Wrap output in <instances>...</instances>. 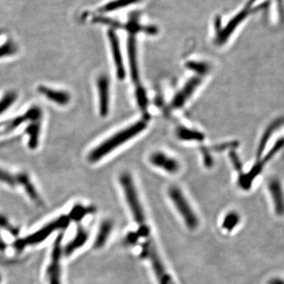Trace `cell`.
I'll use <instances>...</instances> for the list:
<instances>
[{
	"label": "cell",
	"mask_w": 284,
	"mask_h": 284,
	"mask_svg": "<svg viewBox=\"0 0 284 284\" xmlns=\"http://www.w3.org/2000/svg\"><path fill=\"white\" fill-rule=\"evenodd\" d=\"M145 128V121H139L127 128L123 129V131L110 137L109 139L102 142L96 148L92 150L89 155V160L93 163L99 161L104 156L111 153L113 150L116 149L119 146L139 135Z\"/></svg>",
	"instance_id": "6da1fadb"
},
{
	"label": "cell",
	"mask_w": 284,
	"mask_h": 284,
	"mask_svg": "<svg viewBox=\"0 0 284 284\" xmlns=\"http://www.w3.org/2000/svg\"><path fill=\"white\" fill-rule=\"evenodd\" d=\"M257 0H248V2L245 4V6L242 7L240 11L237 12L233 18H231L229 22L227 23L225 27L220 29V20H216L215 26H216V36L215 39V43L216 45H224L227 41L230 39L231 36L235 33L237 27L245 21L248 17L253 14L254 12L261 10L263 8L268 6L267 2L255 5Z\"/></svg>",
	"instance_id": "7a4b0ae2"
},
{
	"label": "cell",
	"mask_w": 284,
	"mask_h": 284,
	"mask_svg": "<svg viewBox=\"0 0 284 284\" xmlns=\"http://www.w3.org/2000/svg\"><path fill=\"white\" fill-rule=\"evenodd\" d=\"M121 186L123 187L125 198L127 200L129 208L132 212V216L140 227L146 226L145 216L144 210L141 204L136 187L133 181L131 175L127 172H124L119 178Z\"/></svg>",
	"instance_id": "3957f363"
},
{
	"label": "cell",
	"mask_w": 284,
	"mask_h": 284,
	"mask_svg": "<svg viewBox=\"0 0 284 284\" xmlns=\"http://www.w3.org/2000/svg\"><path fill=\"white\" fill-rule=\"evenodd\" d=\"M168 196L172 200L174 205L177 209L186 225L189 230H195L198 227L199 221L190 204L186 198L181 189L179 187H171L168 189Z\"/></svg>",
	"instance_id": "277c9868"
},
{
	"label": "cell",
	"mask_w": 284,
	"mask_h": 284,
	"mask_svg": "<svg viewBox=\"0 0 284 284\" xmlns=\"http://www.w3.org/2000/svg\"><path fill=\"white\" fill-rule=\"evenodd\" d=\"M142 253L143 257L148 259L152 263V269L157 277L159 284H170V277L166 273L165 268L153 246L150 244H145L143 246Z\"/></svg>",
	"instance_id": "5b68a950"
},
{
	"label": "cell",
	"mask_w": 284,
	"mask_h": 284,
	"mask_svg": "<svg viewBox=\"0 0 284 284\" xmlns=\"http://www.w3.org/2000/svg\"><path fill=\"white\" fill-rule=\"evenodd\" d=\"M284 146V139H281V141H279L277 144H275L272 151H270L269 153L267 154L266 157L264 158L263 160L260 161V163L256 164V165L252 168L251 171L249 172L247 175L241 176L239 180L240 185L243 187V188H245V189L248 188V187L250 186V184H251V182L254 179V178L261 172L264 165L266 164L267 162L269 161V160L273 158V156H274L277 153V152H279Z\"/></svg>",
	"instance_id": "8992f818"
},
{
	"label": "cell",
	"mask_w": 284,
	"mask_h": 284,
	"mask_svg": "<svg viewBox=\"0 0 284 284\" xmlns=\"http://www.w3.org/2000/svg\"><path fill=\"white\" fill-rule=\"evenodd\" d=\"M108 40H109L111 54H112L114 62H115V69H116L117 77L122 80L126 75L125 66L123 64L124 62H123V55H122V51H121L118 36L111 29L108 32Z\"/></svg>",
	"instance_id": "52a82bcc"
},
{
	"label": "cell",
	"mask_w": 284,
	"mask_h": 284,
	"mask_svg": "<svg viewBox=\"0 0 284 284\" xmlns=\"http://www.w3.org/2000/svg\"><path fill=\"white\" fill-rule=\"evenodd\" d=\"M98 97L99 114L102 117L108 115L110 103L109 79L106 75H101L97 79Z\"/></svg>",
	"instance_id": "ba28073f"
},
{
	"label": "cell",
	"mask_w": 284,
	"mask_h": 284,
	"mask_svg": "<svg viewBox=\"0 0 284 284\" xmlns=\"http://www.w3.org/2000/svg\"><path fill=\"white\" fill-rule=\"evenodd\" d=\"M149 162L156 168L170 174H176L179 171V162L162 152H156L149 156Z\"/></svg>",
	"instance_id": "9c48e42d"
},
{
	"label": "cell",
	"mask_w": 284,
	"mask_h": 284,
	"mask_svg": "<svg viewBox=\"0 0 284 284\" xmlns=\"http://www.w3.org/2000/svg\"><path fill=\"white\" fill-rule=\"evenodd\" d=\"M136 33H130L128 38V49L129 62H130V67H131V77L135 83L139 82V65H138V58H137V42Z\"/></svg>",
	"instance_id": "30bf717a"
},
{
	"label": "cell",
	"mask_w": 284,
	"mask_h": 284,
	"mask_svg": "<svg viewBox=\"0 0 284 284\" xmlns=\"http://www.w3.org/2000/svg\"><path fill=\"white\" fill-rule=\"evenodd\" d=\"M38 91L49 100L59 105H66L70 102V95L66 92L52 90L46 86H40L38 88Z\"/></svg>",
	"instance_id": "8fae6325"
},
{
	"label": "cell",
	"mask_w": 284,
	"mask_h": 284,
	"mask_svg": "<svg viewBox=\"0 0 284 284\" xmlns=\"http://www.w3.org/2000/svg\"><path fill=\"white\" fill-rule=\"evenodd\" d=\"M200 80L199 78H193L187 82L183 90L179 92L178 95L175 96L173 100L174 107H180L187 101L188 98L193 94L194 90L197 89L200 84Z\"/></svg>",
	"instance_id": "7c38bea8"
},
{
	"label": "cell",
	"mask_w": 284,
	"mask_h": 284,
	"mask_svg": "<svg viewBox=\"0 0 284 284\" xmlns=\"http://www.w3.org/2000/svg\"><path fill=\"white\" fill-rule=\"evenodd\" d=\"M142 1L143 0H113L99 8V12L109 13V12L115 11V10H122L123 8L128 7L131 5L139 3Z\"/></svg>",
	"instance_id": "4fadbf2b"
},
{
	"label": "cell",
	"mask_w": 284,
	"mask_h": 284,
	"mask_svg": "<svg viewBox=\"0 0 284 284\" xmlns=\"http://www.w3.org/2000/svg\"><path fill=\"white\" fill-rule=\"evenodd\" d=\"M40 120L33 121L31 125H29L26 129V133L29 136V147L32 149L37 148L38 142H39L40 135Z\"/></svg>",
	"instance_id": "5bb4252c"
},
{
	"label": "cell",
	"mask_w": 284,
	"mask_h": 284,
	"mask_svg": "<svg viewBox=\"0 0 284 284\" xmlns=\"http://www.w3.org/2000/svg\"><path fill=\"white\" fill-rule=\"evenodd\" d=\"M177 136L179 139L186 141H202L204 139L202 134L184 127L178 129Z\"/></svg>",
	"instance_id": "9a60e30c"
},
{
	"label": "cell",
	"mask_w": 284,
	"mask_h": 284,
	"mask_svg": "<svg viewBox=\"0 0 284 284\" xmlns=\"http://www.w3.org/2000/svg\"><path fill=\"white\" fill-rule=\"evenodd\" d=\"M16 99L17 94L14 92H10L5 94L3 97L0 99V115L6 111L15 102Z\"/></svg>",
	"instance_id": "2e32d148"
},
{
	"label": "cell",
	"mask_w": 284,
	"mask_h": 284,
	"mask_svg": "<svg viewBox=\"0 0 284 284\" xmlns=\"http://www.w3.org/2000/svg\"><path fill=\"white\" fill-rule=\"evenodd\" d=\"M237 223H238V216L235 212H231L225 216L223 223V228L227 231H232Z\"/></svg>",
	"instance_id": "e0dca14e"
},
{
	"label": "cell",
	"mask_w": 284,
	"mask_h": 284,
	"mask_svg": "<svg viewBox=\"0 0 284 284\" xmlns=\"http://www.w3.org/2000/svg\"><path fill=\"white\" fill-rule=\"evenodd\" d=\"M16 51H17V47L15 45L10 41H8L6 43L3 44L2 46H0V58L14 55Z\"/></svg>",
	"instance_id": "ac0fdd59"
},
{
	"label": "cell",
	"mask_w": 284,
	"mask_h": 284,
	"mask_svg": "<svg viewBox=\"0 0 284 284\" xmlns=\"http://www.w3.org/2000/svg\"><path fill=\"white\" fill-rule=\"evenodd\" d=\"M102 228H103L102 229H103V232H102V235L99 236V239H98L99 245L103 244V242L106 241V239H107V237H108L110 232H111L112 225H111V224L110 222H105L103 224Z\"/></svg>",
	"instance_id": "d6986e66"
},
{
	"label": "cell",
	"mask_w": 284,
	"mask_h": 284,
	"mask_svg": "<svg viewBox=\"0 0 284 284\" xmlns=\"http://www.w3.org/2000/svg\"><path fill=\"white\" fill-rule=\"evenodd\" d=\"M188 66H189V68L200 73V74H204L208 70V65L201 63V62H189L188 63Z\"/></svg>",
	"instance_id": "ffe728a7"
},
{
	"label": "cell",
	"mask_w": 284,
	"mask_h": 284,
	"mask_svg": "<svg viewBox=\"0 0 284 284\" xmlns=\"http://www.w3.org/2000/svg\"><path fill=\"white\" fill-rule=\"evenodd\" d=\"M0 181L6 182L9 184L14 185V183H15V179L8 172H5V171L0 170Z\"/></svg>",
	"instance_id": "44dd1931"
}]
</instances>
